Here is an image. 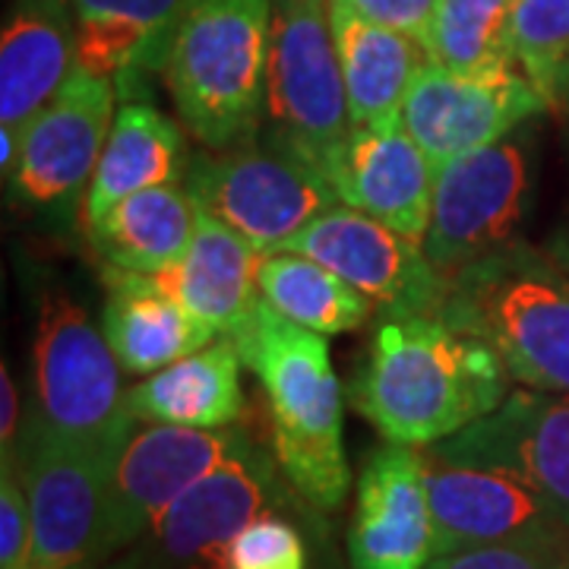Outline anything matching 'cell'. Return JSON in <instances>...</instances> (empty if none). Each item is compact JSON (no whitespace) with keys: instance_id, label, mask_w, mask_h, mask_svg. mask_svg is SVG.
Segmentation results:
<instances>
[{"instance_id":"26","label":"cell","mask_w":569,"mask_h":569,"mask_svg":"<svg viewBox=\"0 0 569 569\" xmlns=\"http://www.w3.org/2000/svg\"><path fill=\"white\" fill-rule=\"evenodd\" d=\"M200 206L178 183H159L118 203L89 228L108 269L162 276L181 263L197 231Z\"/></svg>"},{"instance_id":"24","label":"cell","mask_w":569,"mask_h":569,"mask_svg":"<svg viewBox=\"0 0 569 569\" xmlns=\"http://www.w3.org/2000/svg\"><path fill=\"white\" fill-rule=\"evenodd\" d=\"M241 365L234 339L224 336L127 389V411L146 425L231 427L244 411Z\"/></svg>"},{"instance_id":"37","label":"cell","mask_w":569,"mask_h":569,"mask_svg":"<svg viewBox=\"0 0 569 569\" xmlns=\"http://www.w3.org/2000/svg\"><path fill=\"white\" fill-rule=\"evenodd\" d=\"M557 569H569V541L557 550Z\"/></svg>"},{"instance_id":"22","label":"cell","mask_w":569,"mask_h":569,"mask_svg":"<svg viewBox=\"0 0 569 569\" xmlns=\"http://www.w3.org/2000/svg\"><path fill=\"white\" fill-rule=\"evenodd\" d=\"M329 26L346 80L351 127L402 121L408 89L430 63L425 44L365 20L348 0H329Z\"/></svg>"},{"instance_id":"14","label":"cell","mask_w":569,"mask_h":569,"mask_svg":"<svg viewBox=\"0 0 569 569\" xmlns=\"http://www.w3.org/2000/svg\"><path fill=\"white\" fill-rule=\"evenodd\" d=\"M279 462L253 447L183 493L149 531V548L130 560L140 569H224L234 535L284 500Z\"/></svg>"},{"instance_id":"28","label":"cell","mask_w":569,"mask_h":569,"mask_svg":"<svg viewBox=\"0 0 569 569\" xmlns=\"http://www.w3.org/2000/svg\"><path fill=\"white\" fill-rule=\"evenodd\" d=\"M516 0H437L425 36L427 61L449 73H497L519 67L512 54Z\"/></svg>"},{"instance_id":"32","label":"cell","mask_w":569,"mask_h":569,"mask_svg":"<svg viewBox=\"0 0 569 569\" xmlns=\"http://www.w3.org/2000/svg\"><path fill=\"white\" fill-rule=\"evenodd\" d=\"M425 569H557V550L471 548L440 553Z\"/></svg>"},{"instance_id":"19","label":"cell","mask_w":569,"mask_h":569,"mask_svg":"<svg viewBox=\"0 0 569 569\" xmlns=\"http://www.w3.org/2000/svg\"><path fill=\"white\" fill-rule=\"evenodd\" d=\"M73 0H13L0 39V127L22 130L77 67Z\"/></svg>"},{"instance_id":"9","label":"cell","mask_w":569,"mask_h":569,"mask_svg":"<svg viewBox=\"0 0 569 569\" xmlns=\"http://www.w3.org/2000/svg\"><path fill=\"white\" fill-rule=\"evenodd\" d=\"M13 462L32 509V569H77L104 560L114 462L36 430H22Z\"/></svg>"},{"instance_id":"17","label":"cell","mask_w":569,"mask_h":569,"mask_svg":"<svg viewBox=\"0 0 569 569\" xmlns=\"http://www.w3.org/2000/svg\"><path fill=\"white\" fill-rule=\"evenodd\" d=\"M320 171L342 203L425 244L440 171L406 123L351 127Z\"/></svg>"},{"instance_id":"31","label":"cell","mask_w":569,"mask_h":569,"mask_svg":"<svg viewBox=\"0 0 569 569\" xmlns=\"http://www.w3.org/2000/svg\"><path fill=\"white\" fill-rule=\"evenodd\" d=\"M32 509L17 462L0 468V569H32Z\"/></svg>"},{"instance_id":"21","label":"cell","mask_w":569,"mask_h":569,"mask_svg":"<svg viewBox=\"0 0 569 569\" xmlns=\"http://www.w3.org/2000/svg\"><path fill=\"white\" fill-rule=\"evenodd\" d=\"M102 332L127 373H159L206 348L216 329L178 301L156 276L108 269Z\"/></svg>"},{"instance_id":"36","label":"cell","mask_w":569,"mask_h":569,"mask_svg":"<svg viewBox=\"0 0 569 569\" xmlns=\"http://www.w3.org/2000/svg\"><path fill=\"white\" fill-rule=\"evenodd\" d=\"M553 111H560L569 123V70L567 77H563V86H560V96H557V108H553Z\"/></svg>"},{"instance_id":"4","label":"cell","mask_w":569,"mask_h":569,"mask_svg":"<svg viewBox=\"0 0 569 569\" xmlns=\"http://www.w3.org/2000/svg\"><path fill=\"white\" fill-rule=\"evenodd\" d=\"M437 317L488 342L516 383L569 396V272L548 250L522 241L468 266Z\"/></svg>"},{"instance_id":"12","label":"cell","mask_w":569,"mask_h":569,"mask_svg":"<svg viewBox=\"0 0 569 569\" xmlns=\"http://www.w3.org/2000/svg\"><path fill=\"white\" fill-rule=\"evenodd\" d=\"M282 250L339 272L380 307L387 320L437 317L447 298V282L430 266L425 247L351 206L320 212Z\"/></svg>"},{"instance_id":"15","label":"cell","mask_w":569,"mask_h":569,"mask_svg":"<svg viewBox=\"0 0 569 569\" xmlns=\"http://www.w3.org/2000/svg\"><path fill=\"white\" fill-rule=\"evenodd\" d=\"M538 111H548V102L522 67L466 77L427 63L408 89L402 123L440 171L459 156L500 142Z\"/></svg>"},{"instance_id":"18","label":"cell","mask_w":569,"mask_h":569,"mask_svg":"<svg viewBox=\"0 0 569 569\" xmlns=\"http://www.w3.org/2000/svg\"><path fill=\"white\" fill-rule=\"evenodd\" d=\"M351 569H425L433 560V516L425 452L380 447L361 468L348 526Z\"/></svg>"},{"instance_id":"5","label":"cell","mask_w":569,"mask_h":569,"mask_svg":"<svg viewBox=\"0 0 569 569\" xmlns=\"http://www.w3.org/2000/svg\"><path fill=\"white\" fill-rule=\"evenodd\" d=\"M118 358L104 332L67 295L41 298L36 329V396L26 430L118 462L137 418L127 411Z\"/></svg>"},{"instance_id":"29","label":"cell","mask_w":569,"mask_h":569,"mask_svg":"<svg viewBox=\"0 0 569 569\" xmlns=\"http://www.w3.org/2000/svg\"><path fill=\"white\" fill-rule=\"evenodd\" d=\"M512 54L553 111L569 70V0H516Z\"/></svg>"},{"instance_id":"13","label":"cell","mask_w":569,"mask_h":569,"mask_svg":"<svg viewBox=\"0 0 569 569\" xmlns=\"http://www.w3.org/2000/svg\"><path fill=\"white\" fill-rule=\"evenodd\" d=\"M425 478L433 516V557L471 548L560 550L569 529L535 490L500 468L456 466L430 449Z\"/></svg>"},{"instance_id":"2","label":"cell","mask_w":569,"mask_h":569,"mask_svg":"<svg viewBox=\"0 0 569 569\" xmlns=\"http://www.w3.org/2000/svg\"><path fill=\"white\" fill-rule=\"evenodd\" d=\"M231 339L266 389L284 481L317 509H339L351 471L342 443V387L326 336L291 323L260 298Z\"/></svg>"},{"instance_id":"30","label":"cell","mask_w":569,"mask_h":569,"mask_svg":"<svg viewBox=\"0 0 569 569\" xmlns=\"http://www.w3.org/2000/svg\"><path fill=\"white\" fill-rule=\"evenodd\" d=\"M224 569H307V545L279 512H263L234 535Z\"/></svg>"},{"instance_id":"16","label":"cell","mask_w":569,"mask_h":569,"mask_svg":"<svg viewBox=\"0 0 569 569\" xmlns=\"http://www.w3.org/2000/svg\"><path fill=\"white\" fill-rule=\"evenodd\" d=\"M427 449L456 466L500 468L522 478L569 529L567 392H509L503 406Z\"/></svg>"},{"instance_id":"27","label":"cell","mask_w":569,"mask_h":569,"mask_svg":"<svg viewBox=\"0 0 569 569\" xmlns=\"http://www.w3.org/2000/svg\"><path fill=\"white\" fill-rule=\"evenodd\" d=\"M260 298L291 323L313 329L320 336L351 332L373 317V301L339 272L301 253H269L257 272Z\"/></svg>"},{"instance_id":"38","label":"cell","mask_w":569,"mask_h":569,"mask_svg":"<svg viewBox=\"0 0 569 569\" xmlns=\"http://www.w3.org/2000/svg\"><path fill=\"white\" fill-rule=\"evenodd\" d=\"M77 569H96V567H77ZM111 569H140L133 560H123V563H118V567H111Z\"/></svg>"},{"instance_id":"35","label":"cell","mask_w":569,"mask_h":569,"mask_svg":"<svg viewBox=\"0 0 569 569\" xmlns=\"http://www.w3.org/2000/svg\"><path fill=\"white\" fill-rule=\"evenodd\" d=\"M548 253L569 272V212H567V219L560 222V228L553 231V238H550V244H548Z\"/></svg>"},{"instance_id":"8","label":"cell","mask_w":569,"mask_h":569,"mask_svg":"<svg viewBox=\"0 0 569 569\" xmlns=\"http://www.w3.org/2000/svg\"><path fill=\"white\" fill-rule=\"evenodd\" d=\"M531 206L529 142L503 137L440 168L425 234L430 266L449 282L478 260L522 244Z\"/></svg>"},{"instance_id":"11","label":"cell","mask_w":569,"mask_h":569,"mask_svg":"<svg viewBox=\"0 0 569 569\" xmlns=\"http://www.w3.org/2000/svg\"><path fill=\"white\" fill-rule=\"evenodd\" d=\"M250 449V437L234 427H133L111 471L108 553L137 545L187 490Z\"/></svg>"},{"instance_id":"6","label":"cell","mask_w":569,"mask_h":569,"mask_svg":"<svg viewBox=\"0 0 569 569\" xmlns=\"http://www.w3.org/2000/svg\"><path fill=\"white\" fill-rule=\"evenodd\" d=\"M266 142L323 168L351 130L329 0H272Z\"/></svg>"},{"instance_id":"3","label":"cell","mask_w":569,"mask_h":569,"mask_svg":"<svg viewBox=\"0 0 569 569\" xmlns=\"http://www.w3.org/2000/svg\"><path fill=\"white\" fill-rule=\"evenodd\" d=\"M272 0H193L164 80L181 123L206 149L257 142L269 92Z\"/></svg>"},{"instance_id":"34","label":"cell","mask_w":569,"mask_h":569,"mask_svg":"<svg viewBox=\"0 0 569 569\" xmlns=\"http://www.w3.org/2000/svg\"><path fill=\"white\" fill-rule=\"evenodd\" d=\"M17 427H20V396L17 383L10 377V367H0V459L13 462L17 459Z\"/></svg>"},{"instance_id":"1","label":"cell","mask_w":569,"mask_h":569,"mask_svg":"<svg viewBox=\"0 0 569 569\" xmlns=\"http://www.w3.org/2000/svg\"><path fill=\"white\" fill-rule=\"evenodd\" d=\"M509 370L478 336L440 317L387 320L377 329L351 402L387 443L433 447L500 408Z\"/></svg>"},{"instance_id":"33","label":"cell","mask_w":569,"mask_h":569,"mask_svg":"<svg viewBox=\"0 0 569 569\" xmlns=\"http://www.w3.org/2000/svg\"><path fill=\"white\" fill-rule=\"evenodd\" d=\"M365 20L396 29L408 39L425 41L437 0H348Z\"/></svg>"},{"instance_id":"10","label":"cell","mask_w":569,"mask_h":569,"mask_svg":"<svg viewBox=\"0 0 569 569\" xmlns=\"http://www.w3.org/2000/svg\"><path fill=\"white\" fill-rule=\"evenodd\" d=\"M118 86L86 67H73L20 133L13 197L36 212H63L86 197L114 127Z\"/></svg>"},{"instance_id":"20","label":"cell","mask_w":569,"mask_h":569,"mask_svg":"<svg viewBox=\"0 0 569 569\" xmlns=\"http://www.w3.org/2000/svg\"><path fill=\"white\" fill-rule=\"evenodd\" d=\"M193 0H73L77 63L127 96L168 67L174 36Z\"/></svg>"},{"instance_id":"7","label":"cell","mask_w":569,"mask_h":569,"mask_svg":"<svg viewBox=\"0 0 569 569\" xmlns=\"http://www.w3.org/2000/svg\"><path fill=\"white\" fill-rule=\"evenodd\" d=\"M187 183L193 200L234 228L260 257L279 253L339 200L317 164L272 142L209 149L190 162Z\"/></svg>"},{"instance_id":"23","label":"cell","mask_w":569,"mask_h":569,"mask_svg":"<svg viewBox=\"0 0 569 569\" xmlns=\"http://www.w3.org/2000/svg\"><path fill=\"white\" fill-rule=\"evenodd\" d=\"M260 260L234 228L200 206L187 257L156 279L216 332L231 336L260 305Z\"/></svg>"},{"instance_id":"25","label":"cell","mask_w":569,"mask_h":569,"mask_svg":"<svg viewBox=\"0 0 569 569\" xmlns=\"http://www.w3.org/2000/svg\"><path fill=\"white\" fill-rule=\"evenodd\" d=\"M183 133L171 118H164L156 104L130 99L118 108L114 127L108 133L99 168L82 197L86 228L102 222L104 216L127 197L178 183L183 171Z\"/></svg>"}]
</instances>
